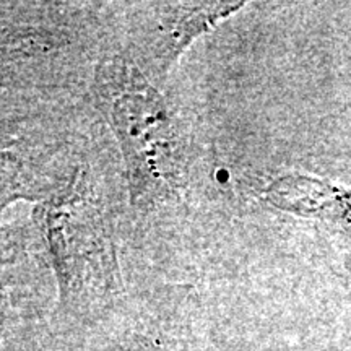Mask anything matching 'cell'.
Instances as JSON below:
<instances>
[{
	"label": "cell",
	"instance_id": "cell-1",
	"mask_svg": "<svg viewBox=\"0 0 351 351\" xmlns=\"http://www.w3.org/2000/svg\"><path fill=\"white\" fill-rule=\"evenodd\" d=\"M96 106L119 143L130 200L153 208L187 187V143L158 88L125 57L101 60L93 77Z\"/></svg>",
	"mask_w": 351,
	"mask_h": 351
},
{
	"label": "cell",
	"instance_id": "cell-2",
	"mask_svg": "<svg viewBox=\"0 0 351 351\" xmlns=\"http://www.w3.org/2000/svg\"><path fill=\"white\" fill-rule=\"evenodd\" d=\"M34 223L49 252L59 289V309L78 322L106 315L121 291L109 221L93 182L77 168L67 186L38 202Z\"/></svg>",
	"mask_w": 351,
	"mask_h": 351
},
{
	"label": "cell",
	"instance_id": "cell-3",
	"mask_svg": "<svg viewBox=\"0 0 351 351\" xmlns=\"http://www.w3.org/2000/svg\"><path fill=\"white\" fill-rule=\"evenodd\" d=\"M244 2H152L132 20L127 57L156 88L197 38Z\"/></svg>",
	"mask_w": 351,
	"mask_h": 351
},
{
	"label": "cell",
	"instance_id": "cell-4",
	"mask_svg": "<svg viewBox=\"0 0 351 351\" xmlns=\"http://www.w3.org/2000/svg\"><path fill=\"white\" fill-rule=\"evenodd\" d=\"M263 200L280 212L351 230V189L304 174H285L263 189Z\"/></svg>",
	"mask_w": 351,
	"mask_h": 351
},
{
	"label": "cell",
	"instance_id": "cell-5",
	"mask_svg": "<svg viewBox=\"0 0 351 351\" xmlns=\"http://www.w3.org/2000/svg\"><path fill=\"white\" fill-rule=\"evenodd\" d=\"M189 322L179 311L130 313L91 343L88 351H186Z\"/></svg>",
	"mask_w": 351,
	"mask_h": 351
}]
</instances>
